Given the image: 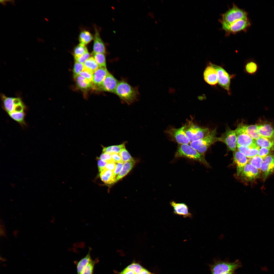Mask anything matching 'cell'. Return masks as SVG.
<instances>
[{"instance_id": "5b68a950", "label": "cell", "mask_w": 274, "mask_h": 274, "mask_svg": "<svg viewBox=\"0 0 274 274\" xmlns=\"http://www.w3.org/2000/svg\"><path fill=\"white\" fill-rule=\"evenodd\" d=\"M216 128L210 131L206 137L191 142L189 145L199 153L203 155L212 145L217 141Z\"/></svg>"}, {"instance_id": "7dc6e473", "label": "cell", "mask_w": 274, "mask_h": 274, "mask_svg": "<svg viewBox=\"0 0 274 274\" xmlns=\"http://www.w3.org/2000/svg\"><path fill=\"white\" fill-rule=\"evenodd\" d=\"M117 164L116 163L111 162L107 163L104 169H107L114 172L115 169Z\"/></svg>"}, {"instance_id": "f35d334b", "label": "cell", "mask_w": 274, "mask_h": 274, "mask_svg": "<svg viewBox=\"0 0 274 274\" xmlns=\"http://www.w3.org/2000/svg\"><path fill=\"white\" fill-rule=\"evenodd\" d=\"M126 268L132 270L136 274H139L143 268L139 264L135 263L130 264Z\"/></svg>"}, {"instance_id": "277c9868", "label": "cell", "mask_w": 274, "mask_h": 274, "mask_svg": "<svg viewBox=\"0 0 274 274\" xmlns=\"http://www.w3.org/2000/svg\"><path fill=\"white\" fill-rule=\"evenodd\" d=\"M182 127L190 142L206 137L210 132L208 128L201 127L192 121H189Z\"/></svg>"}, {"instance_id": "7c38bea8", "label": "cell", "mask_w": 274, "mask_h": 274, "mask_svg": "<svg viewBox=\"0 0 274 274\" xmlns=\"http://www.w3.org/2000/svg\"><path fill=\"white\" fill-rule=\"evenodd\" d=\"M118 82L112 75L109 73L102 83L95 90L114 93Z\"/></svg>"}, {"instance_id": "1f68e13d", "label": "cell", "mask_w": 274, "mask_h": 274, "mask_svg": "<svg viewBox=\"0 0 274 274\" xmlns=\"http://www.w3.org/2000/svg\"><path fill=\"white\" fill-rule=\"evenodd\" d=\"M125 148V146L124 143L119 145H113L107 147H103L102 153H119L122 149Z\"/></svg>"}, {"instance_id": "e575fe53", "label": "cell", "mask_w": 274, "mask_h": 274, "mask_svg": "<svg viewBox=\"0 0 274 274\" xmlns=\"http://www.w3.org/2000/svg\"><path fill=\"white\" fill-rule=\"evenodd\" d=\"M249 163L258 169H260L263 162V159L258 155L250 158Z\"/></svg>"}, {"instance_id": "52a82bcc", "label": "cell", "mask_w": 274, "mask_h": 274, "mask_svg": "<svg viewBox=\"0 0 274 274\" xmlns=\"http://www.w3.org/2000/svg\"><path fill=\"white\" fill-rule=\"evenodd\" d=\"M241 266L238 260L233 262L218 260L214 262L210 266L211 274H222L235 271Z\"/></svg>"}, {"instance_id": "681fc988", "label": "cell", "mask_w": 274, "mask_h": 274, "mask_svg": "<svg viewBox=\"0 0 274 274\" xmlns=\"http://www.w3.org/2000/svg\"><path fill=\"white\" fill-rule=\"evenodd\" d=\"M149 272L146 269L143 268L139 274H148Z\"/></svg>"}, {"instance_id": "ba28073f", "label": "cell", "mask_w": 274, "mask_h": 274, "mask_svg": "<svg viewBox=\"0 0 274 274\" xmlns=\"http://www.w3.org/2000/svg\"><path fill=\"white\" fill-rule=\"evenodd\" d=\"M209 64L216 71L218 77V83L219 85L226 90L229 95L231 94L230 86L231 77L228 72L222 67L216 64L209 62Z\"/></svg>"}, {"instance_id": "4316f807", "label": "cell", "mask_w": 274, "mask_h": 274, "mask_svg": "<svg viewBox=\"0 0 274 274\" xmlns=\"http://www.w3.org/2000/svg\"><path fill=\"white\" fill-rule=\"evenodd\" d=\"M100 177L102 181L107 184H111L114 182L116 178L114 176V172L104 169L100 172Z\"/></svg>"}, {"instance_id": "e0dca14e", "label": "cell", "mask_w": 274, "mask_h": 274, "mask_svg": "<svg viewBox=\"0 0 274 274\" xmlns=\"http://www.w3.org/2000/svg\"><path fill=\"white\" fill-rule=\"evenodd\" d=\"M203 75L204 80L209 85L215 86L218 83L217 72L213 67L209 64L205 68Z\"/></svg>"}, {"instance_id": "d4e9b609", "label": "cell", "mask_w": 274, "mask_h": 274, "mask_svg": "<svg viewBox=\"0 0 274 274\" xmlns=\"http://www.w3.org/2000/svg\"><path fill=\"white\" fill-rule=\"evenodd\" d=\"M91 249L89 248L88 253L78 262H74L76 266L77 274H81L82 270L88 263L92 260L90 252Z\"/></svg>"}, {"instance_id": "74e56055", "label": "cell", "mask_w": 274, "mask_h": 274, "mask_svg": "<svg viewBox=\"0 0 274 274\" xmlns=\"http://www.w3.org/2000/svg\"><path fill=\"white\" fill-rule=\"evenodd\" d=\"M119 154L123 163L130 160H134L125 147L122 149L119 153Z\"/></svg>"}, {"instance_id": "6da1fadb", "label": "cell", "mask_w": 274, "mask_h": 274, "mask_svg": "<svg viewBox=\"0 0 274 274\" xmlns=\"http://www.w3.org/2000/svg\"><path fill=\"white\" fill-rule=\"evenodd\" d=\"M2 108L9 117L23 128L27 126L25 121L27 106L20 97H11L1 93Z\"/></svg>"}, {"instance_id": "d6a6232c", "label": "cell", "mask_w": 274, "mask_h": 274, "mask_svg": "<svg viewBox=\"0 0 274 274\" xmlns=\"http://www.w3.org/2000/svg\"><path fill=\"white\" fill-rule=\"evenodd\" d=\"M87 47L85 45L79 43L74 48L73 55L75 59L78 58L88 52Z\"/></svg>"}, {"instance_id": "44dd1931", "label": "cell", "mask_w": 274, "mask_h": 274, "mask_svg": "<svg viewBox=\"0 0 274 274\" xmlns=\"http://www.w3.org/2000/svg\"><path fill=\"white\" fill-rule=\"evenodd\" d=\"M95 33L94 37L93 52L92 53H106L105 47L104 42L100 35L98 29L95 27Z\"/></svg>"}, {"instance_id": "ac0fdd59", "label": "cell", "mask_w": 274, "mask_h": 274, "mask_svg": "<svg viewBox=\"0 0 274 274\" xmlns=\"http://www.w3.org/2000/svg\"><path fill=\"white\" fill-rule=\"evenodd\" d=\"M170 204L173 209L174 213L176 215L182 216L184 218L192 217V214L189 212L187 206L184 203H177L171 201Z\"/></svg>"}, {"instance_id": "836d02e7", "label": "cell", "mask_w": 274, "mask_h": 274, "mask_svg": "<svg viewBox=\"0 0 274 274\" xmlns=\"http://www.w3.org/2000/svg\"><path fill=\"white\" fill-rule=\"evenodd\" d=\"M93 57L98 64L99 67L106 68L105 56L101 53H92Z\"/></svg>"}, {"instance_id": "b9f144b4", "label": "cell", "mask_w": 274, "mask_h": 274, "mask_svg": "<svg viewBox=\"0 0 274 274\" xmlns=\"http://www.w3.org/2000/svg\"><path fill=\"white\" fill-rule=\"evenodd\" d=\"M270 150V149L262 147L260 149L258 155L264 159L268 155Z\"/></svg>"}, {"instance_id": "9c48e42d", "label": "cell", "mask_w": 274, "mask_h": 274, "mask_svg": "<svg viewBox=\"0 0 274 274\" xmlns=\"http://www.w3.org/2000/svg\"><path fill=\"white\" fill-rule=\"evenodd\" d=\"M217 140L225 144L229 150L234 151L236 150L237 136L235 130L228 128L220 137L217 138Z\"/></svg>"}, {"instance_id": "f546056e", "label": "cell", "mask_w": 274, "mask_h": 274, "mask_svg": "<svg viewBox=\"0 0 274 274\" xmlns=\"http://www.w3.org/2000/svg\"><path fill=\"white\" fill-rule=\"evenodd\" d=\"M75 79L77 85L82 89L87 90L92 88V83L81 76L78 75Z\"/></svg>"}, {"instance_id": "c3c4849f", "label": "cell", "mask_w": 274, "mask_h": 274, "mask_svg": "<svg viewBox=\"0 0 274 274\" xmlns=\"http://www.w3.org/2000/svg\"><path fill=\"white\" fill-rule=\"evenodd\" d=\"M120 274H136L132 270L126 267L119 273Z\"/></svg>"}, {"instance_id": "60d3db41", "label": "cell", "mask_w": 274, "mask_h": 274, "mask_svg": "<svg viewBox=\"0 0 274 274\" xmlns=\"http://www.w3.org/2000/svg\"><path fill=\"white\" fill-rule=\"evenodd\" d=\"M79 75L81 76L88 80L92 83L93 80V74L85 71L81 72Z\"/></svg>"}, {"instance_id": "9a60e30c", "label": "cell", "mask_w": 274, "mask_h": 274, "mask_svg": "<svg viewBox=\"0 0 274 274\" xmlns=\"http://www.w3.org/2000/svg\"><path fill=\"white\" fill-rule=\"evenodd\" d=\"M235 130L237 136V146L249 147L257 145L255 140L248 135L237 128Z\"/></svg>"}, {"instance_id": "7402d4cb", "label": "cell", "mask_w": 274, "mask_h": 274, "mask_svg": "<svg viewBox=\"0 0 274 274\" xmlns=\"http://www.w3.org/2000/svg\"><path fill=\"white\" fill-rule=\"evenodd\" d=\"M261 136L269 138H274V128L270 124H265L258 125Z\"/></svg>"}, {"instance_id": "816d5d0a", "label": "cell", "mask_w": 274, "mask_h": 274, "mask_svg": "<svg viewBox=\"0 0 274 274\" xmlns=\"http://www.w3.org/2000/svg\"><path fill=\"white\" fill-rule=\"evenodd\" d=\"M7 1L6 0H1L0 2L4 6H5L6 4V2Z\"/></svg>"}, {"instance_id": "8d00e7d4", "label": "cell", "mask_w": 274, "mask_h": 274, "mask_svg": "<svg viewBox=\"0 0 274 274\" xmlns=\"http://www.w3.org/2000/svg\"><path fill=\"white\" fill-rule=\"evenodd\" d=\"M84 70L83 64L75 61L74 64L73 70V76L75 79L79 74Z\"/></svg>"}, {"instance_id": "ab89813d", "label": "cell", "mask_w": 274, "mask_h": 274, "mask_svg": "<svg viewBox=\"0 0 274 274\" xmlns=\"http://www.w3.org/2000/svg\"><path fill=\"white\" fill-rule=\"evenodd\" d=\"M99 158L107 163L113 162L112 157V153H102L100 155Z\"/></svg>"}, {"instance_id": "f6af8a7d", "label": "cell", "mask_w": 274, "mask_h": 274, "mask_svg": "<svg viewBox=\"0 0 274 274\" xmlns=\"http://www.w3.org/2000/svg\"><path fill=\"white\" fill-rule=\"evenodd\" d=\"M123 163L122 162L118 163L117 164L115 169L114 172V176L116 178V179L117 177L122 168L123 165Z\"/></svg>"}, {"instance_id": "ee69618b", "label": "cell", "mask_w": 274, "mask_h": 274, "mask_svg": "<svg viewBox=\"0 0 274 274\" xmlns=\"http://www.w3.org/2000/svg\"><path fill=\"white\" fill-rule=\"evenodd\" d=\"M97 165L99 171L101 172L105 168L107 162L104 161L99 158H98Z\"/></svg>"}, {"instance_id": "5bb4252c", "label": "cell", "mask_w": 274, "mask_h": 274, "mask_svg": "<svg viewBox=\"0 0 274 274\" xmlns=\"http://www.w3.org/2000/svg\"><path fill=\"white\" fill-rule=\"evenodd\" d=\"M260 169L264 180L274 173V154L268 155L264 159Z\"/></svg>"}, {"instance_id": "4dcf8cb0", "label": "cell", "mask_w": 274, "mask_h": 274, "mask_svg": "<svg viewBox=\"0 0 274 274\" xmlns=\"http://www.w3.org/2000/svg\"><path fill=\"white\" fill-rule=\"evenodd\" d=\"M94 39L92 34L87 30H83L80 33L79 40L80 43L85 45L89 43Z\"/></svg>"}, {"instance_id": "d6986e66", "label": "cell", "mask_w": 274, "mask_h": 274, "mask_svg": "<svg viewBox=\"0 0 274 274\" xmlns=\"http://www.w3.org/2000/svg\"><path fill=\"white\" fill-rule=\"evenodd\" d=\"M237 129L245 133L254 140H256L261 136L259 134L258 125H248L243 124H240Z\"/></svg>"}, {"instance_id": "7a4b0ae2", "label": "cell", "mask_w": 274, "mask_h": 274, "mask_svg": "<svg viewBox=\"0 0 274 274\" xmlns=\"http://www.w3.org/2000/svg\"><path fill=\"white\" fill-rule=\"evenodd\" d=\"M114 93L122 101L128 104L135 101L139 95L137 89L127 82L122 81H119Z\"/></svg>"}, {"instance_id": "db71d44e", "label": "cell", "mask_w": 274, "mask_h": 274, "mask_svg": "<svg viewBox=\"0 0 274 274\" xmlns=\"http://www.w3.org/2000/svg\"><path fill=\"white\" fill-rule=\"evenodd\" d=\"M148 274H153V273H151V272H149V273H148Z\"/></svg>"}, {"instance_id": "83f0119b", "label": "cell", "mask_w": 274, "mask_h": 274, "mask_svg": "<svg viewBox=\"0 0 274 274\" xmlns=\"http://www.w3.org/2000/svg\"><path fill=\"white\" fill-rule=\"evenodd\" d=\"M135 162L134 160H130L123 164L122 168L114 182H116L126 175L133 167Z\"/></svg>"}, {"instance_id": "8fae6325", "label": "cell", "mask_w": 274, "mask_h": 274, "mask_svg": "<svg viewBox=\"0 0 274 274\" xmlns=\"http://www.w3.org/2000/svg\"><path fill=\"white\" fill-rule=\"evenodd\" d=\"M251 24L248 18L237 21L227 26H222V28L229 34L234 33L246 30Z\"/></svg>"}, {"instance_id": "f5cc1de1", "label": "cell", "mask_w": 274, "mask_h": 274, "mask_svg": "<svg viewBox=\"0 0 274 274\" xmlns=\"http://www.w3.org/2000/svg\"><path fill=\"white\" fill-rule=\"evenodd\" d=\"M235 271H233L230 272H228L224 273L222 274H233Z\"/></svg>"}, {"instance_id": "484cf974", "label": "cell", "mask_w": 274, "mask_h": 274, "mask_svg": "<svg viewBox=\"0 0 274 274\" xmlns=\"http://www.w3.org/2000/svg\"><path fill=\"white\" fill-rule=\"evenodd\" d=\"M84 70L93 74L99 68V66L93 57H90L83 63Z\"/></svg>"}, {"instance_id": "603a6c76", "label": "cell", "mask_w": 274, "mask_h": 274, "mask_svg": "<svg viewBox=\"0 0 274 274\" xmlns=\"http://www.w3.org/2000/svg\"><path fill=\"white\" fill-rule=\"evenodd\" d=\"M255 141L256 144L259 147H265L271 150H274V138L261 136Z\"/></svg>"}, {"instance_id": "2e32d148", "label": "cell", "mask_w": 274, "mask_h": 274, "mask_svg": "<svg viewBox=\"0 0 274 274\" xmlns=\"http://www.w3.org/2000/svg\"><path fill=\"white\" fill-rule=\"evenodd\" d=\"M233 160L236 168V174L239 176L247 163L248 160L246 156L238 150L234 151Z\"/></svg>"}, {"instance_id": "f1b7e54d", "label": "cell", "mask_w": 274, "mask_h": 274, "mask_svg": "<svg viewBox=\"0 0 274 274\" xmlns=\"http://www.w3.org/2000/svg\"><path fill=\"white\" fill-rule=\"evenodd\" d=\"M244 68L246 73L250 75H254L257 72L259 66L255 61L250 60L245 63Z\"/></svg>"}, {"instance_id": "d590c367", "label": "cell", "mask_w": 274, "mask_h": 274, "mask_svg": "<svg viewBox=\"0 0 274 274\" xmlns=\"http://www.w3.org/2000/svg\"><path fill=\"white\" fill-rule=\"evenodd\" d=\"M98 261L97 259L94 260H92L83 269L81 274H93L95 265Z\"/></svg>"}, {"instance_id": "7bdbcfd3", "label": "cell", "mask_w": 274, "mask_h": 274, "mask_svg": "<svg viewBox=\"0 0 274 274\" xmlns=\"http://www.w3.org/2000/svg\"><path fill=\"white\" fill-rule=\"evenodd\" d=\"M90 55L88 52H86L78 58L75 59V61L80 63H84L90 57Z\"/></svg>"}, {"instance_id": "3957f363", "label": "cell", "mask_w": 274, "mask_h": 274, "mask_svg": "<svg viewBox=\"0 0 274 274\" xmlns=\"http://www.w3.org/2000/svg\"><path fill=\"white\" fill-rule=\"evenodd\" d=\"M175 157L192 159L205 165H208L203 155L199 153L189 144H178Z\"/></svg>"}, {"instance_id": "4fadbf2b", "label": "cell", "mask_w": 274, "mask_h": 274, "mask_svg": "<svg viewBox=\"0 0 274 274\" xmlns=\"http://www.w3.org/2000/svg\"><path fill=\"white\" fill-rule=\"evenodd\" d=\"M260 172L258 169L247 163L239 176L243 181L249 182L252 181L259 177Z\"/></svg>"}, {"instance_id": "bcb514c9", "label": "cell", "mask_w": 274, "mask_h": 274, "mask_svg": "<svg viewBox=\"0 0 274 274\" xmlns=\"http://www.w3.org/2000/svg\"><path fill=\"white\" fill-rule=\"evenodd\" d=\"M112 157L113 162L116 163L123 162L122 158L119 153H112Z\"/></svg>"}, {"instance_id": "8992f818", "label": "cell", "mask_w": 274, "mask_h": 274, "mask_svg": "<svg viewBox=\"0 0 274 274\" xmlns=\"http://www.w3.org/2000/svg\"><path fill=\"white\" fill-rule=\"evenodd\" d=\"M247 14L235 4L222 15V26L230 25L238 20L248 18Z\"/></svg>"}, {"instance_id": "cb8c5ba5", "label": "cell", "mask_w": 274, "mask_h": 274, "mask_svg": "<svg viewBox=\"0 0 274 274\" xmlns=\"http://www.w3.org/2000/svg\"><path fill=\"white\" fill-rule=\"evenodd\" d=\"M237 147L238 150L249 158L258 155L260 150V147L257 145L249 147L237 146Z\"/></svg>"}, {"instance_id": "ffe728a7", "label": "cell", "mask_w": 274, "mask_h": 274, "mask_svg": "<svg viewBox=\"0 0 274 274\" xmlns=\"http://www.w3.org/2000/svg\"><path fill=\"white\" fill-rule=\"evenodd\" d=\"M109 73L106 68L99 67L93 74L92 88L95 90L102 83Z\"/></svg>"}, {"instance_id": "30bf717a", "label": "cell", "mask_w": 274, "mask_h": 274, "mask_svg": "<svg viewBox=\"0 0 274 274\" xmlns=\"http://www.w3.org/2000/svg\"><path fill=\"white\" fill-rule=\"evenodd\" d=\"M178 144H189L190 141L184 132L182 126L179 128H170L165 131Z\"/></svg>"}, {"instance_id": "f907efd6", "label": "cell", "mask_w": 274, "mask_h": 274, "mask_svg": "<svg viewBox=\"0 0 274 274\" xmlns=\"http://www.w3.org/2000/svg\"><path fill=\"white\" fill-rule=\"evenodd\" d=\"M225 237L224 235L222 234H221L219 236L218 238L220 240H222L224 239Z\"/></svg>"}]
</instances>
